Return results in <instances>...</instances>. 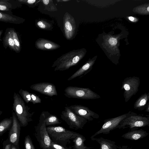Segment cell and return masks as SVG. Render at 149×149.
Listing matches in <instances>:
<instances>
[{
  "label": "cell",
  "instance_id": "8",
  "mask_svg": "<svg viewBox=\"0 0 149 149\" xmlns=\"http://www.w3.org/2000/svg\"><path fill=\"white\" fill-rule=\"evenodd\" d=\"M133 113L130 111L127 113L117 117L104 120V123L100 129L93 135L91 138L94 137L102 133L104 134H109L111 131L116 129V127L122 120Z\"/></svg>",
  "mask_w": 149,
  "mask_h": 149
},
{
  "label": "cell",
  "instance_id": "2",
  "mask_svg": "<svg viewBox=\"0 0 149 149\" xmlns=\"http://www.w3.org/2000/svg\"><path fill=\"white\" fill-rule=\"evenodd\" d=\"M83 55L81 51L76 50L61 56L54 63L52 67H55V71H63L77 65Z\"/></svg>",
  "mask_w": 149,
  "mask_h": 149
},
{
  "label": "cell",
  "instance_id": "15",
  "mask_svg": "<svg viewBox=\"0 0 149 149\" xmlns=\"http://www.w3.org/2000/svg\"><path fill=\"white\" fill-rule=\"evenodd\" d=\"M148 134V133L146 131L141 129L131 130L123 134L121 137L127 139L135 141L143 138Z\"/></svg>",
  "mask_w": 149,
  "mask_h": 149
},
{
  "label": "cell",
  "instance_id": "10",
  "mask_svg": "<svg viewBox=\"0 0 149 149\" xmlns=\"http://www.w3.org/2000/svg\"><path fill=\"white\" fill-rule=\"evenodd\" d=\"M75 114L89 121L98 119L99 115L91 110L88 107L81 105H74L68 106Z\"/></svg>",
  "mask_w": 149,
  "mask_h": 149
},
{
  "label": "cell",
  "instance_id": "38",
  "mask_svg": "<svg viewBox=\"0 0 149 149\" xmlns=\"http://www.w3.org/2000/svg\"><path fill=\"white\" fill-rule=\"evenodd\" d=\"M0 4H7V3L3 1H0Z\"/></svg>",
  "mask_w": 149,
  "mask_h": 149
},
{
  "label": "cell",
  "instance_id": "3",
  "mask_svg": "<svg viewBox=\"0 0 149 149\" xmlns=\"http://www.w3.org/2000/svg\"><path fill=\"white\" fill-rule=\"evenodd\" d=\"M149 126V117L138 115L133 112L120 123L117 128L124 129L129 128L131 130H137L139 127Z\"/></svg>",
  "mask_w": 149,
  "mask_h": 149
},
{
  "label": "cell",
  "instance_id": "11",
  "mask_svg": "<svg viewBox=\"0 0 149 149\" xmlns=\"http://www.w3.org/2000/svg\"><path fill=\"white\" fill-rule=\"evenodd\" d=\"M63 27L66 38L72 40L75 35L76 26L74 18L68 13H66L64 16Z\"/></svg>",
  "mask_w": 149,
  "mask_h": 149
},
{
  "label": "cell",
  "instance_id": "30",
  "mask_svg": "<svg viewBox=\"0 0 149 149\" xmlns=\"http://www.w3.org/2000/svg\"><path fill=\"white\" fill-rule=\"evenodd\" d=\"M18 1L22 3H25L28 5H31L34 3L36 1L35 0H19Z\"/></svg>",
  "mask_w": 149,
  "mask_h": 149
},
{
  "label": "cell",
  "instance_id": "9",
  "mask_svg": "<svg viewBox=\"0 0 149 149\" xmlns=\"http://www.w3.org/2000/svg\"><path fill=\"white\" fill-rule=\"evenodd\" d=\"M50 113L47 111H43L40 116V142L42 147L47 149L51 146V141L47 130L45 119Z\"/></svg>",
  "mask_w": 149,
  "mask_h": 149
},
{
  "label": "cell",
  "instance_id": "32",
  "mask_svg": "<svg viewBox=\"0 0 149 149\" xmlns=\"http://www.w3.org/2000/svg\"><path fill=\"white\" fill-rule=\"evenodd\" d=\"M109 42L111 45H115L117 44V41L116 38H112L109 39Z\"/></svg>",
  "mask_w": 149,
  "mask_h": 149
},
{
  "label": "cell",
  "instance_id": "19",
  "mask_svg": "<svg viewBox=\"0 0 149 149\" xmlns=\"http://www.w3.org/2000/svg\"><path fill=\"white\" fill-rule=\"evenodd\" d=\"M13 30H9L4 37L3 44L6 48L9 47L10 49L16 52L13 38Z\"/></svg>",
  "mask_w": 149,
  "mask_h": 149
},
{
  "label": "cell",
  "instance_id": "5",
  "mask_svg": "<svg viewBox=\"0 0 149 149\" xmlns=\"http://www.w3.org/2000/svg\"><path fill=\"white\" fill-rule=\"evenodd\" d=\"M140 84L139 77L133 76L125 78L122 82L121 89L124 90L123 97L125 102H127L139 90Z\"/></svg>",
  "mask_w": 149,
  "mask_h": 149
},
{
  "label": "cell",
  "instance_id": "23",
  "mask_svg": "<svg viewBox=\"0 0 149 149\" xmlns=\"http://www.w3.org/2000/svg\"><path fill=\"white\" fill-rule=\"evenodd\" d=\"M46 125H49L60 124L61 121L55 115L49 113L45 119Z\"/></svg>",
  "mask_w": 149,
  "mask_h": 149
},
{
  "label": "cell",
  "instance_id": "25",
  "mask_svg": "<svg viewBox=\"0 0 149 149\" xmlns=\"http://www.w3.org/2000/svg\"><path fill=\"white\" fill-rule=\"evenodd\" d=\"M13 38L14 45L17 52H19L20 50V45L16 32L13 30Z\"/></svg>",
  "mask_w": 149,
  "mask_h": 149
},
{
  "label": "cell",
  "instance_id": "4",
  "mask_svg": "<svg viewBox=\"0 0 149 149\" xmlns=\"http://www.w3.org/2000/svg\"><path fill=\"white\" fill-rule=\"evenodd\" d=\"M64 95L69 98L85 100L98 99L100 96L88 88L69 86L64 90Z\"/></svg>",
  "mask_w": 149,
  "mask_h": 149
},
{
  "label": "cell",
  "instance_id": "34",
  "mask_svg": "<svg viewBox=\"0 0 149 149\" xmlns=\"http://www.w3.org/2000/svg\"><path fill=\"white\" fill-rule=\"evenodd\" d=\"M11 149H20L19 146H16L13 144Z\"/></svg>",
  "mask_w": 149,
  "mask_h": 149
},
{
  "label": "cell",
  "instance_id": "20",
  "mask_svg": "<svg viewBox=\"0 0 149 149\" xmlns=\"http://www.w3.org/2000/svg\"><path fill=\"white\" fill-rule=\"evenodd\" d=\"M12 124V117L4 119L0 122V136L7 131L10 130Z\"/></svg>",
  "mask_w": 149,
  "mask_h": 149
},
{
  "label": "cell",
  "instance_id": "21",
  "mask_svg": "<svg viewBox=\"0 0 149 149\" xmlns=\"http://www.w3.org/2000/svg\"><path fill=\"white\" fill-rule=\"evenodd\" d=\"M20 19L0 12V21L13 24H20L21 23Z\"/></svg>",
  "mask_w": 149,
  "mask_h": 149
},
{
  "label": "cell",
  "instance_id": "7",
  "mask_svg": "<svg viewBox=\"0 0 149 149\" xmlns=\"http://www.w3.org/2000/svg\"><path fill=\"white\" fill-rule=\"evenodd\" d=\"M61 116L68 125L78 129L82 128L88 121L86 119L75 114L68 107H65Z\"/></svg>",
  "mask_w": 149,
  "mask_h": 149
},
{
  "label": "cell",
  "instance_id": "28",
  "mask_svg": "<svg viewBox=\"0 0 149 149\" xmlns=\"http://www.w3.org/2000/svg\"><path fill=\"white\" fill-rule=\"evenodd\" d=\"M31 102L33 104L40 103L41 102V99L34 93H31Z\"/></svg>",
  "mask_w": 149,
  "mask_h": 149
},
{
  "label": "cell",
  "instance_id": "40",
  "mask_svg": "<svg viewBox=\"0 0 149 149\" xmlns=\"http://www.w3.org/2000/svg\"><path fill=\"white\" fill-rule=\"evenodd\" d=\"M147 10L148 11H149V7H148L147 8Z\"/></svg>",
  "mask_w": 149,
  "mask_h": 149
},
{
  "label": "cell",
  "instance_id": "39",
  "mask_svg": "<svg viewBox=\"0 0 149 149\" xmlns=\"http://www.w3.org/2000/svg\"><path fill=\"white\" fill-rule=\"evenodd\" d=\"M2 33V31L0 30V39L1 37V36Z\"/></svg>",
  "mask_w": 149,
  "mask_h": 149
},
{
  "label": "cell",
  "instance_id": "12",
  "mask_svg": "<svg viewBox=\"0 0 149 149\" xmlns=\"http://www.w3.org/2000/svg\"><path fill=\"white\" fill-rule=\"evenodd\" d=\"M30 88L42 94L52 96L57 95L58 93L55 86L49 82H40L31 85Z\"/></svg>",
  "mask_w": 149,
  "mask_h": 149
},
{
  "label": "cell",
  "instance_id": "22",
  "mask_svg": "<svg viewBox=\"0 0 149 149\" xmlns=\"http://www.w3.org/2000/svg\"><path fill=\"white\" fill-rule=\"evenodd\" d=\"M85 138L81 135L79 134L74 139V141L75 149H90V147L85 146L84 142L85 141Z\"/></svg>",
  "mask_w": 149,
  "mask_h": 149
},
{
  "label": "cell",
  "instance_id": "14",
  "mask_svg": "<svg viewBox=\"0 0 149 149\" xmlns=\"http://www.w3.org/2000/svg\"><path fill=\"white\" fill-rule=\"evenodd\" d=\"M94 60H90L86 62L68 79L70 81L77 77L81 78L88 73L92 69Z\"/></svg>",
  "mask_w": 149,
  "mask_h": 149
},
{
  "label": "cell",
  "instance_id": "37",
  "mask_svg": "<svg viewBox=\"0 0 149 149\" xmlns=\"http://www.w3.org/2000/svg\"><path fill=\"white\" fill-rule=\"evenodd\" d=\"M129 19L132 21H133L134 20V18L132 17H129Z\"/></svg>",
  "mask_w": 149,
  "mask_h": 149
},
{
  "label": "cell",
  "instance_id": "31",
  "mask_svg": "<svg viewBox=\"0 0 149 149\" xmlns=\"http://www.w3.org/2000/svg\"><path fill=\"white\" fill-rule=\"evenodd\" d=\"M0 10L3 11L9 10V7L8 5L5 4H0Z\"/></svg>",
  "mask_w": 149,
  "mask_h": 149
},
{
  "label": "cell",
  "instance_id": "27",
  "mask_svg": "<svg viewBox=\"0 0 149 149\" xmlns=\"http://www.w3.org/2000/svg\"><path fill=\"white\" fill-rule=\"evenodd\" d=\"M37 25L39 28L43 29L49 28L51 26L50 24L45 21L42 20L38 21L37 23Z\"/></svg>",
  "mask_w": 149,
  "mask_h": 149
},
{
  "label": "cell",
  "instance_id": "1",
  "mask_svg": "<svg viewBox=\"0 0 149 149\" xmlns=\"http://www.w3.org/2000/svg\"><path fill=\"white\" fill-rule=\"evenodd\" d=\"M13 109L21 127L26 126L31 121L34 112H30V109L26 105L19 95L14 93Z\"/></svg>",
  "mask_w": 149,
  "mask_h": 149
},
{
  "label": "cell",
  "instance_id": "24",
  "mask_svg": "<svg viewBox=\"0 0 149 149\" xmlns=\"http://www.w3.org/2000/svg\"><path fill=\"white\" fill-rule=\"evenodd\" d=\"M19 93L22 97L23 99L26 103L31 102V93L26 90L21 89L20 90Z\"/></svg>",
  "mask_w": 149,
  "mask_h": 149
},
{
  "label": "cell",
  "instance_id": "17",
  "mask_svg": "<svg viewBox=\"0 0 149 149\" xmlns=\"http://www.w3.org/2000/svg\"><path fill=\"white\" fill-rule=\"evenodd\" d=\"M149 100V92L141 95L134 103V108L139 111L144 110L148 104Z\"/></svg>",
  "mask_w": 149,
  "mask_h": 149
},
{
  "label": "cell",
  "instance_id": "6",
  "mask_svg": "<svg viewBox=\"0 0 149 149\" xmlns=\"http://www.w3.org/2000/svg\"><path fill=\"white\" fill-rule=\"evenodd\" d=\"M49 135L58 141H65L74 139L79 134L60 127L49 126L46 127Z\"/></svg>",
  "mask_w": 149,
  "mask_h": 149
},
{
  "label": "cell",
  "instance_id": "13",
  "mask_svg": "<svg viewBox=\"0 0 149 149\" xmlns=\"http://www.w3.org/2000/svg\"><path fill=\"white\" fill-rule=\"evenodd\" d=\"M13 124L9 130L8 139L13 144L19 146L21 126L15 113H13Z\"/></svg>",
  "mask_w": 149,
  "mask_h": 149
},
{
  "label": "cell",
  "instance_id": "33",
  "mask_svg": "<svg viewBox=\"0 0 149 149\" xmlns=\"http://www.w3.org/2000/svg\"><path fill=\"white\" fill-rule=\"evenodd\" d=\"M51 146H52L54 149H63L64 148L63 147L59 145L56 144H52V143L51 145Z\"/></svg>",
  "mask_w": 149,
  "mask_h": 149
},
{
  "label": "cell",
  "instance_id": "16",
  "mask_svg": "<svg viewBox=\"0 0 149 149\" xmlns=\"http://www.w3.org/2000/svg\"><path fill=\"white\" fill-rule=\"evenodd\" d=\"M36 47L41 50H53L60 47V46L54 42L43 38L38 39L35 42Z\"/></svg>",
  "mask_w": 149,
  "mask_h": 149
},
{
  "label": "cell",
  "instance_id": "41",
  "mask_svg": "<svg viewBox=\"0 0 149 149\" xmlns=\"http://www.w3.org/2000/svg\"><path fill=\"white\" fill-rule=\"evenodd\" d=\"M2 112L0 111V115L2 113Z\"/></svg>",
  "mask_w": 149,
  "mask_h": 149
},
{
  "label": "cell",
  "instance_id": "42",
  "mask_svg": "<svg viewBox=\"0 0 149 149\" xmlns=\"http://www.w3.org/2000/svg\"><path fill=\"white\" fill-rule=\"evenodd\" d=\"M63 149H64V148H63Z\"/></svg>",
  "mask_w": 149,
  "mask_h": 149
},
{
  "label": "cell",
  "instance_id": "26",
  "mask_svg": "<svg viewBox=\"0 0 149 149\" xmlns=\"http://www.w3.org/2000/svg\"><path fill=\"white\" fill-rule=\"evenodd\" d=\"M24 146L25 149H35L31 139L29 135L26 136L25 137Z\"/></svg>",
  "mask_w": 149,
  "mask_h": 149
},
{
  "label": "cell",
  "instance_id": "18",
  "mask_svg": "<svg viewBox=\"0 0 149 149\" xmlns=\"http://www.w3.org/2000/svg\"><path fill=\"white\" fill-rule=\"evenodd\" d=\"M92 141H95L100 146V149H117L115 142L102 137L99 138H91Z\"/></svg>",
  "mask_w": 149,
  "mask_h": 149
},
{
  "label": "cell",
  "instance_id": "36",
  "mask_svg": "<svg viewBox=\"0 0 149 149\" xmlns=\"http://www.w3.org/2000/svg\"><path fill=\"white\" fill-rule=\"evenodd\" d=\"M149 104L148 105L147 107L145 109V111H146L147 112H149Z\"/></svg>",
  "mask_w": 149,
  "mask_h": 149
},
{
  "label": "cell",
  "instance_id": "35",
  "mask_svg": "<svg viewBox=\"0 0 149 149\" xmlns=\"http://www.w3.org/2000/svg\"><path fill=\"white\" fill-rule=\"evenodd\" d=\"M44 3L45 5H47L49 1V0H43Z\"/></svg>",
  "mask_w": 149,
  "mask_h": 149
},
{
  "label": "cell",
  "instance_id": "29",
  "mask_svg": "<svg viewBox=\"0 0 149 149\" xmlns=\"http://www.w3.org/2000/svg\"><path fill=\"white\" fill-rule=\"evenodd\" d=\"M12 145L8 138L3 143V149H11Z\"/></svg>",
  "mask_w": 149,
  "mask_h": 149
}]
</instances>
